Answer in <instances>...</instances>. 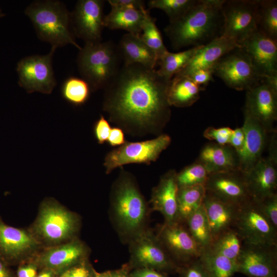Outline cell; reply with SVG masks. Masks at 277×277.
Instances as JSON below:
<instances>
[{"instance_id":"6da1fadb","label":"cell","mask_w":277,"mask_h":277,"mask_svg":"<svg viewBox=\"0 0 277 277\" xmlns=\"http://www.w3.org/2000/svg\"><path fill=\"white\" fill-rule=\"evenodd\" d=\"M170 81L155 69L123 64L105 88L104 109L114 120L138 125H163L170 116L167 100Z\"/></svg>"},{"instance_id":"7a4b0ae2","label":"cell","mask_w":277,"mask_h":277,"mask_svg":"<svg viewBox=\"0 0 277 277\" xmlns=\"http://www.w3.org/2000/svg\"><path fill=\"white\" fill-rule=\"evenodd\" d=\"M225 0H199L183 16L169 23L165 32L172 48L202 46L221 36Z\"/></svg>"},{"instance_id":"3957f363","label":"cell","mask_w":277,"mask_h":277,"mask_svg":"<svg viewBox=\"0 0 277 277\" xmlns=\"http://www.w3.org/2000/svg\"><path fill=\"white\" fill-rule=\"evenodd\" d=\"M80 222L76 213L55 199L47 197L41 203L36 217L28 230L46 248L77 238Z\"/></svg>"},{"instance_id":"277c9868","label":"cell","mask_w":277,"mask_h":277,"mask_svg":"<svg viewBox=\"0 0 277 277\" xmlns=\"http://www.w3.org/2000/svg\"><path fill=\"white\" fill-rule=\"evenodd\" d=\"M25 13L32 22L39 38L56 49L68 44L82 49L75 42L71 24V13L58 1H36Z\"/></svg>"},{"instance_id":"5b68a950","label":"cell","mask_w":277,"mask_h":277,"mask_svg":"<svg viewBox=\"0 0 277 277\" xmlns=\"http://www.w3.org/2000/svg\"><path fill=\"white\" fill-rule=\"evenodd\" d=\"M111 213L118 233L128 242L147 229V203L134 182L122 179L116 184Z\"/></svg>"},{"instance_id":"8992f818","label":"cell","mask_w":277,"mask_h":277,"mask_svg":"<svg viewBox=\"0 0 277 277\" xmlns=\"http://www.w3.org/2000/svg\"><path fill=\"white\" fill-rule=\"evenodd\" d=\"M121 59L118 46L110 41L85 43L80 50L77 65L82 78L95 91L111 82L120 69Z\"/></svg>"},{"instance_id":"52a82bcc","label":"cell","mask_w":277,"mask_h":277,"mask_svg":"<svg viewBox=\"0 0 277 277\" xmlns=\"http://www.w3.org/2000/svg\"><path fill=\"white\" fill-rule=\"evenodd\" d=\"M260 0H225L221 36L238 45L258 30Z\"/></svg>"},{"instance_id":"ba28073f","label":"cell","mask_w":277,"mask_h":277,"mask_svg":"<svg viewBox=\"0 0 277 277\" xmlns=\"http://www.w3.org/2000/svg\"><path fill=\"white\" fill-rule=\"evenodd\" d=\"M214 74L229 88L238 91H247L263 80L249 56L239 47L217 62L214 67Z\"/></svg>"},{"instance_id":"9c48e42d","label":"cell","mask_w":277,"mask_h":277,"mask_svg":"<svg viewBox=\"0 0 277 277\" xmlns=\"http://www.w3.org/2000/svg\"><path fill=\"white\" fill-rule=\"evenodd\" d=\"M55 49L52 48L46 55L25 57L17 63L18 83L28 93L50 94L52 92L56 85L52 67Z\"/></svg>"},{"instance_id":"30bf717a","label":"cell","mask_w":277,"mask_h":277,"mask_svg":"<svg viewBox=\"0 0 277 277\" xmlns=\"http://www.w3.org/2000/svg\"><path fill=\"white\" fill-rule=\"evenodd\" d=\"M171 143L170 137L162 134L140 142H126L107 154L104 166L107 173L114 169L131 163L148 164L155 161Z\"/></svg>"},{"instance_id":"8fae6325","label":"cell","mask_w":277,"mask_h":277,"mask_svg":"<svg viewBox=\"0 0 277 277\" xmlns=\"http://www.w3.org/2000/svg\"><path fill=\"white\" fill-rule=\"evenodd\" d=\"M233 228L244 243L277 244V229L252 200L239 207Z\"/></svg>"},{"instance_id":"7c38bea8","label":"cell","mask_w":277,"mask_h":277,"mask_svg":"<svg viewBox=\"0 0 277 277\" xmlns=\"http://www.w3.org/2000/svg\"><path fill=\"white\" fill-rule=\"evenodd\" d=\"M43 248L28 229L8 225L0 216V257L8 265L30 261Z\"/></svg>"},{"instance_id":"4fadbf2b","label":"cell","mask_w":277,"mask_h":277,"mask_svg":"<svg viewBox=\"0 0 277 277\" xmlns=\"http://www.w3.org/2000/svg\"><path fill=\"white\" fill-rule=\"evenodd\" d=\"M268 155L262 156L245 174L251 199L259 202L276 193L277 146L276 132L273 133L268 145Z\"/></svg>"},{"instance_id":"5bb4252c","label":"cell","mask_w":277,"mask_h":277,"mask_svg":"<svg viewBox=\"0 0 277 277\" xmlns=\"http://www.w3.org/2000/svg\"><path fill=\"white\" fill-rule=\"evenodd\" d=\"M104 1L80 0L71 13V24L74 35L85 43L102 41L104 26Z\"/></svg>"},{"instance_id":"9a60e30c","label":"cell","mask_w":277,"mask_h":277,"mask_svg":"<svg viewBox=\"0 0 277 277\" xmlns=\"http://www.w3.org/2000/svg\"><path fill=\"white\" fill-rule=\"evenodd\" d=\"M156 234L172 259L188 264L197 260L201 254L202 249L185 223H164Z\"/></svg>"},{"instance_id":"2e32d148","label":"cell","mask_w":277,"mask_h":277,"mask_svg":"<svg viewBox=\"0 0 277 277\" xmlns=\"http://www.w3.org/2000/svg\"><path fill=\"white\" fill-rule=\"evenodd\" d=\"M129 251L133 263L140 268L166 269L173 262L156 234L146 229L129 242Z\"/></svg>"},{"instance_id":"e0dca14e","label":"cell","mask_w":277,"mask_h":277,"mask_svg":"<svg viewBox=\"0 0 277 277\" xmlns=\"http://www.w3.org/2000/svg\"><path fill=\"white\" fill-rule=\"evenodd\" d=\"M277 244L244 243L236 259L238 271L251 277H275Z\"/></svg>"},{"instance_id":"ac0fdd59","label":"cell","mask_w":277,"mask_h":277,"mask_svg":"<svg viewBox=\"0 0 277 277\" xmlns=\"http://www.w3.org/2000/svg\"><path fill=\"white\" fill-rule=\"evenodd\" d=\"M204 186L207 193L236 206L252 200L245 174L239 169L211 173Z\"/></svg>"},{"instance_id":"d6986e66","label":"cell","mask_w":277,"mask_h":277,"mask_svg":"<svg viewBox=\"0 0 277 277\" xmlns=\"http://www.w3.org/2000/svg\"><path fill=\"white\" fill-rule=\"evenodd\" d=\"M88 246L77 238L66 243L42 249L31 260L37 266L56 274L87 258Z\"/></svg>"},{"instance_id":"ffe728a7","label":"cell","mask_w":277,"mask_h":277,"mask_svg":"<svg viewBox=\"0 0 277 277\" xmlns=\"http://www.w3.org/2000/svg\"><path fill=\"white\" fill-rule=\"evenodd\" d=\"M243 111L244 123L242 127L244 133V142L238 154L239 169L246 173L263 156L274 131L269 132L247 111L244 109Z\"/></svg>"},{"instance_id":"44dd1931","label":"cell","mask_w":277,"mask_h":277,"mask_svg":"<svg viewBox=\"0 0 277 277\" xmlns=\"http://www.w3.org/2000/svg\"><path fill=\"white\" fill-rule=\"evenodd\" d=\"M263 77L277 74V41L257 30L239 44Z\"/></svg>"},{"instance_id":"7402d4cb","label":"cell","mask_w":277,"mask_h":277,"mask_svg":"<svg viewBox=\"0 0 277 277\" xmlns=\"http://www.w3.org/2000/svg\"><path fill=\"white\" fill-rule=\"evenodd\" d=\"M244 109L270 132L277 119V93L261 82L246 91Z\"/></svg>"},{"instance_id":"603a6c76","label":"cell","mask_w":277,"mask_h":277,"mask_svg":"<svg viewBox=\"0 0 277 277\" xmlns=\"http://www.w3.org/2000/svg\"><path fill=\"white\" fill-rule=\"evenodd\" d=\"M176 175L173 170L168 171L152 192V209L160 212L164 216V223L167 224L179 222Z\"/></svg>"},{"instance_id":"cb8c5ba5","label":"cell","mask_w":277,"mask_h":277,"mask_svg":"<svg viewBox=\"0 0 277 277\" xmlns=\"http://www.w3.org/2000/svg\"><path fill=\"white\" fill-rule=\"evenodd\" d=\"M238 47L234 41L221 36L201 46L188 65L176 75L188 76L198 70L213 68L225 54Z\"/></svg>"},{"instance_id":"d4e9b609","label":"cell","mask_w":277,"mask_h":277,"mask_svg":"<svg viewBox=\"0 0 277 277\" xmlns=\"http://www.w3.org/2000/svg\"><path fill=\"white\" fill-rule=\"evenodd\" d=\"M203 205L212 241L223 232L233 227L240 207L223 202L207 192Z\"/></svg>"},{"instance_id":"484cf974","label":"cell","mask_w":277,"mask_h":277,"mask_svg":"<svg viewBox=\"0 0 277 277\" xmlns=\"http://www.w3.org/2000/svg\"><path fill=\"white\" fill-rule=\"evenodd\" d=\"M196 160L206 167L210 174L239 169L238 154L229 145L207 143L201 150Z\"/></svg>"},{"instance_id":"4316f807","label":"cell","mask_w":277,"mask_h":277,"mask_svg":"<svg viewBox=\"0 0 277 277\" xmlns=\"http://www.w3.org/2000/svg\"><path fill=\"white\" fill-rule=\"evenodd\" d=\"M118 48L124 64H138L155 69L157 57L140 35L129 33L125 34L120 41Z\"/></svg>"},{"instance_id":"83f0119b","label":"cell","mask_w":277,"mask_h":277,"mask_svg":"<svg viewBox=\"0 0 277 277\" xmlns=\"http://www.w3.org/2000/svg\"><path fill=\"white\" fill-rule=\"evenodd\" d=\"M142 10L111 7L104 17V26L111 30L122 29L128 33L140 35L147 13Z\"/></svg>"},{"instance_id":"f1b7e54d","label":"cell","mask_w":277,"mask_h":277,"mask_svg":"<svg viewBox=\"0 0 277 277\" xmlns=\"http://www.w3.org/2000/svg\"><path fill=\"white\" fill-rule=\"evenodd\" d=\"M205 89V87L197 85L188 76L175 75L168 88V102L170 106H191L199 100L200 92Z\"/></svg>"},{"instance_id":"f546056e","label":"cell","mask_w":277,"mask_h":277,"mask_svg":"<svg viewBox=\"0 0 277 277\" xmlns=\"http://www.w3.org/2000/svg\"><path fill=\"white\" fill-rule=\"evenodd\" d=\"M206 194L204 185L179 188L177 210L179 222L184 223L203 204Z\"/></svg>"},{"instance_id":"4dcf8cb0","label":"cell","mask_w":277,"mask_h":277,"mask_svg":"<svg viewBox=\"0 0 277 277\" xmlns=\"http://www.w3.org/2000/svg\"><path fill=\"white\" fill-rule=\"evenodd\" d=\"M199 259L209 277H231L238 271L236 261L209 249L202 250Z\"/></svg>"},{"instance_id":"1f68e13d","label":"cell","mask_w":277,"mask_h":277,"mask_svg":"<svg viewBox=\"0 0 277 277\" xmlns=\"http://www.w3.org/2000/svg\"><path fill=\"white\" fill-rule=\"evenodd\" d=\"M201 47H192L176 53L167 51L157 61L160 66L156 70L157 73L162 76L171 80L188 65Z\"/></svg>"},{"instance_id":"d6a6232c","label":"cell","mask_w":277,"mask_h":277,"mask_svg":"<svg viewBox=\"0 0 277 277\" xmlns=\"http://www.w3.org/2000/svg\"><path fill=\"white\" fill-rule=\"evenodd\" d=\"M184 223L202 250L209 248L212 238L203 205L190 215Z\"/></svg>"},{"instance_id":"836d02e7","label":"cell","mask_w":277,"mask_h":277,"mask_svg":"<svg viewBox=\"0 0 277 277\" xmlns=\"http://www.w3.org/2000/svg\"><path fill=\"white\" fill-rule=\"evenodd\" d=\"M243 241L237 231L231 228L214 239L208 249L236 261Z\"/></svg>"},{"instance_id":"e575fe53","label":"cell","mask_w":277,"mask_h":277,"mask_svg":"<svg viewBox=\"0 0 277 277\" xmlns=\"http://www.w3.org/2000/svg\"><path fill=\"white\" fill-rule=\"evenodd\" d=\"M91 88L83 78L71 76L63 82L61 89L63 98L74 106H81L89 99Z\"/></svg>"},{"instance_id":"d590c367","label":"cell","mask_w":277,"mask_h":277,"mask_svg":"<svg viewBox=\"0 0 277 277\" xmlns=\"http://www.w3.org/2000/svg\"><path fill=\"white\" fill-rule=\"evenodd\" d=\"M258 30L277 41V1L260 0Z\"/></svg>"},{"instance_id":"8d00e7d4","label":"cell","mask_w":277,"mask_h":277,"mask_svg":"<svg viewBox=\"0 0 277 277\" xmlns=\"http://www.w3.org/2000/svg\"><path fill=\"white\" fill-rule=\"evenodd\" d=\"M140 36L147 46L153 51L158 59L168 51L164 45L161 33L155 24V18L148 12L144 21Z\"/></svg>"},{"instance_id":"74e56055","label":"cell","mask_w":277,"mask_h":277,"mask_svg":"<svg viewBox=\"0 0 277 277\" xmlns=\"http://www.w3.org/2000/svg\"><path fill=\"white\" fill-rule=\"evenodd\" d=\"M199 0H150L149 9H159L168 16L169 22H173L183 16Z\"/></svg>"},{"instance_id":"f35d334b","label":"cell","mask_w":277,"mask_h":277,"mask_svg":"<svg viewBox=\"0 0 277 277\" xmlns=\"http://www.w3.org/2000/svg\"><path fill=\"white\" fill-rule=\"evenodd\" d=\"M210 173L206 167L196 160L177 173L176 180L179 188L205 185Z\"/></svg>"},{"instance_id":"ab89813d","label":"cell","mask_w":277,"mask_h":277,"mask_svg":"<svg viewBox=\"0 0 277 277\" xmlns=\"http://www.w3.org/2000/svg\"><path fill=\"white\" fill-rule=\"evenodd\" d=\"M265 217L277 229V193L269 195L259 202H255Z\"/></svg>"},{"instance_id":"60d3db41","label":"cell","mask_w":277,"mask_h":277,"mask_svg":"<svg viewBox=\"0 0 277 277\" xmlns=\"http://www.w3.org/2000/svg\"><path fill=\"white\" fill-rule=\"evenodd\" d=\"M233 129L228 127L215 128L208 127L203 132L204 136L216 144L221 145H229Z\"/></svg>"},{"instance_id":"b9f144b4","label":"cell","mask_w":277,"mask_h":277,"mask_svg":"<svg viewBox=\"0 0 277 277\" xmlns=\"http://www.w3.org/2000/svg\"><path fill=\"white\" fill-rule=\"evenodd\" d=\"M95 271L86 259L61 271L57 277H95Z\"/></svg>"},{"instance_id":"7bdbcfd3","label":"cell","mask_w":277,"mask_h":277,"mask_svg":"<svg viewBox=\"0 0 277 277\" xmlns=\"http://www.w3.org/2000/svg\"><path fill=\"white\" fill-rule=\"evenodd\" d=\"M111 128L108 121L101 115L93 126L94 135L97 142L102 144L107 141Z\"/></svg>"},{"instance_id":"ee69618b","label":"cell","mask_w":277,"mask_h":277,"mask_svg":"<svg viewBox=\"0 0 277 277\" xmlns=\"http://www.w3.org/2000/svg\"><path fill=\"white\" fill-rule=\"evenodd\" d=\"M214 68L196 70L188 76L194 83L199 86L206 87L210 82H213Z\"/></svg>"},{"instance_id":"f6af8a7d","label":"cell","mask_w":277,"mask_h":277,"mask_svg":"<svg viewBox=\"0 0 277 277\" xmlns=\"http://www.w3.org/2000/svg\"><path fill=\"white\" fill-rule=\"evenodd\" d=\"M187 264L182 270L181 277H209L199 259Z\"/></svg>"},{"instance_id":"bcb514c9","label":"cell","mask_w":277,"mask_h":277,"mask_svg":"<svg viewBox=\"0 0 277 277\" xmlns=\"http://www.w3.org/2000/svg\"><path fill=\"white\" fill-rule=\"evenodd\" d=\"M111 7L142 10L145 9V2L142 0H109Z\"/></svg>"},{"instance_id":"7dc6e473","label":"cell","mask_w":277,"mask_h":277,"mask_svg":"<svg viewBox=\"0 0 277 277\" xmlns=\"http://www.w3.org/2000/svg\"><path fill=\"white\" fill-rule=\"evenodd\" d=\"M244 133L242 127L233 129L229 145L238 153L242 149L244 142Z\"/></svg>"},{"instance_id":"c3c4849f","label":"cell","mask_w":277,"mask_h":277,"mask_svg":"<svg viewBox=\"0 0 277 277\" xmlns=\"http://www.w3.org/2000/svg\"><path fill=\"white\" fill-rule=\"evenodd\" d=\"M30 262L19 266L16 272V277H36L37 276V265L31 261Z\"/></svg>"},{"instance_id":"681fc988","label":"cell","mask_w":277,"mask_h":277,"mask_svg":"<svg viewBox=\"0 0 277 277\" xmlns=\"http://www.w3.org/2000/svg\"><path fill=\"white\" fill-rule=\"evenodd\" d=\"M107 142L112 146H121L124 144L125 137L122 129L117 127L111 129Z\"/></svg>"},{"instance_id":"f907efd6","label":"cell","mask_w":277,"mask_h":277,"mask_svg":"<svg viewBox=\"0 0 277 277\" xmlns=\"http://www.w3.org/2000/svg\"><path fill=\"white\" fill-rule=\"evenodd\" d=\"M131 277H166L155 269L149 268H140L132 272Z\"/></svg>"},{"instance_id":"816d5d0a","label":"cell","mask_w":277,"mask_h":277,"mask_svg":"<svg viewBox=\"0 0 277 277\" xmlns=\"http://www.w3.org/2000/svg\"><path fill=\"white\" fill-rule=\"evenodd\" d=\"M0 277H14L12 271L8 265L0 257Z\"/></svg>"},{"instance_id":"f5cc1de1","label":"cell","mask_w":277,"mask_h":277,"mask_svg":"<svg viewBox=\"0 0 277 277\" xmlns=\"http://www.w3.org/2000/svg\"><path fill=\"white\" fill-rule=\"evenodd\" d=\"M262 82L277 93V74L266 76L263 78Z\"/></svg>"},{"instance_id":"db71d44e","label":"cell","mask_w":277,"mask_h":277,"mask_svg":"<svg viewBox=\"0 0 277 277\" xmlns=\"http://www.w3.org/2000/svg\"><path fill=\"white\" fill-rule=\"evenodd\" d=\"M105 277H128L126 271L120 269L104 272Z\"/></svg>"},{"instance_id":"11a10c76","label":"cell","mask_w":277,"mask_h":277,"mask_svg":"<svg viewBox=\"0 0 277 277\" xmlns=\"http://www.w3.org/2000/svg\"><path fill=\"white\" fill-rule=\"evenodd\" d=\"M56 273L52 270L49 269H43L36 277H54Z\"/></svg>"},{"instance_id":"9f6ffc18","label":"cell","mask_w":277,"mask_h":277,"mask_svg":"<svg viewBox=\"0 0 277 277\" xmlns=\"http://www.w3.org/2000/svg\"><path fill=\"white\" fill-rule=\"evenodd\" d=\"M95 277H105L104 273H99L95 271Z\"/></svg>"},{"instance_id":"6f0895ef","label":"cell","mask_w":277,"mask_h":277,"mask_svg":"<svg viewBox=\"0 0 277 277\" xmlns=\"http://www.w3.org/2000/svg\"><path fill=\"white\" fill-rule=\"evenodd\" d=\"M5 15V14L3 13L1 9H0V18Z\"/></svg>"}]
</instances>
